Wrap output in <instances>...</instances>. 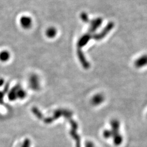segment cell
I'll return each instance as SVG.
<instances>
[{
    "mask_svg": "<svg viewBox=\"0 0 147 147\" xmlns=\"http://www.w3.org/2000/svg\"><path fill=\"white\" fill-rule=\"evenodd\" d=\"M21 26L25 29H29L33 25V20L29 16L23 15L20 19Z\"/></svg>",
    "mask_w": 147,
    "mask_h": 147,
    "instance_id": "6da1fadb",
    "label": "cell"
},
{
    "mask_svg": "<svg viewBox=\"0 0 147 147\" xmlns=\"http://www.w3.org/2000/svg\"><path fill=\"white\" fill-rule=\"evenodd\" d=\"M114 27V24L112 22H110L106 25L104 27L103 30L99 34L95 35L94 36V38L96 40H100L102 38H103L105 36H106L108 32L113 28Z\"/></svg>",
    "mask_w": 147,
    "mask_h": 147,
    "instance_id": "7a4b0ae2",
    "label": "cell"
},
{
    "mask_svg": "<svg viewBox=\"0 0 147 147\" xmlns=\"http://www.w3.org/2000/svg\"><path fill=\"white\" fill-rule=\"evenodd\" d=\"M102 19L101 18H97L93 19L90 22V27L89 29V33L94 32L98 29L102 23Z\"/></svg>",
    "mask_w": 147,
    "mask_h": 147,
    "instance_id": "3957f363",
    "label": "cell"
},
{
    "mask_svg": "<svg viewBox=\"0 0 147 147\" xmlns=\"http://www.w3.org/2000/svg\"><path fill=\"white\" fill-rule=\"evenodd\" d=\"M29 84L31 87L32 89L35 90L37 89L39 86L38 77L35 75L31 76L29 78Z\"/></svg>",
    "mask_w": 147,
    "mask_h": 147,
    "instance_id": "277c9868",
    "label": "cell"
},
{
    "mask_svg": "<svg viewBox=\"0 0 147 147\" xmlns=\"http://www.w3.org/2000/svg\"><path fill=\"white\" fill-rule=\"evenodd\" d=\"M57 34V30L53 26H50L48 27L45 32V35H47V37L50 39L55 38Z\"/></svg>",
    "mask_w": 147,
    "mask_h": 147,
    "instance_id": "5b68a950",
    "label": "cell"
},
{
    "mask_svg": "<svg viewBox=\"0 0 147 147\" xmlns=\"http://www.w3.org/2000/svg\"><path fill=\"white\" fill-rule=\"evenodd\" d=\"M135 66L137 68H141L147 65V55L141 56L135 61Z\"/></svg>",
    "mask_w": 147,
    "mask_h": 147,
    "instance_id": "8992f818",
    "label": "cell"
},
{
    "mask_svg": "<svg viewBox=\"0 0 147 147\" xmlns=\"http://www.w3.org/2000/svg\"><path fill=\"white\" fill-rule=\"evenodd\" d=\"M90 38H91V36L90 35V34L87 33V34L84 35L81 37V38L78 41V46L80 47H84V45H85L88 43V41L90 39Z\"/></svg>",
    "mask_w": 147,
    "mask_h": 147,
    "instance_id": "52a82bcc",
    "label": "cell"
},
{
    "mask_svg": "<svg viewBox=\"0 0 147 147\" xmlns=\"http://www.w3.org/2000/svg\"><path fill=\"white\" fill-rule=\"evenodd\" d=\"M104 100V97L102 95L98 94L94 96L92 100V102L93 104H94L95 105H98L102 103V102H103Z\"/></svg>",
    "mask_w": 147,
    "mask_h": 147,
    "instance_id": "ba28073f",
    "label": "cell"
},
{
    "mask_svg": "<svg viewBox=\"0 0 147 147\" xmlns=\"http://www.w3.org/2000/svg\"><path fill=\"white\" fill-rule=\"evenodd\" d=\"M11 57V55L7 51H3L0 53V61L3 62H7Z\"/></svg>",
    "mask_w": 147,
    "mask_h": 147,
    "instance_id": "9c48e42d",
    "label": "cell"
},
{
    "mask_svg": "<svg viewBox=\"0 0 147 147\" xmlns=\"http://www.w3.org/2000/svg\"><path fill=\"white\" fill-rule=\"evenodd\" d=\"M16 93H17V98L20 99H24L25 98V96H26V92L23 89H20V88L17 89Z\"/></svg>",
    "mask_w": 147,
    "mask_h": 147,
    "instance_id": "30bf717a",
    "label": "cell"
},
{
    "mask_svg": "<svg viewBox=\"0 0 147 147\" xmlns=\"http://www.w3.org/2000/svg\"><path fill=\"white\" fill-rule=\"evenodd\" d=\"M80 19H81V20L84 23H88L89 22V19L88 17V14L86 12H83L80 14Z\"/></svg>",
    "mask_w": 147,
    "mask_h": 147,
    "instance_id": "8fae6325",
    "label": "cell"
},
{
    "mask_svg": "<svg viewBox=\"0 0 147 147\" xmlns=\"http://www.w3.org/2000/svg\"><path fill=\"white\" fill-rule=\"evenodd\" d=\"M29 140H26V141L25 142L24 145L23 147H29Z\"/></svg>",
    "mask_w": 147,
    "mask_h": 147,
    "instance_id": "7c38bea8",
    "label": "cell"
},
{
    "mask_svg": "<svg viewBox=\"0 0 147 147\" xmlns=\"http://www.w3.org/2000/svg\"><path fill=\"white\" fill-rule=\"evenodd\" d=\"M3 82H4V81H3V80H0V86L3 84Z\"/></svg>",
    "mask_w": 147,
    "mask_h": 147,
    "instance_id": "4fadbf2b",
    "label": "cell"
}]
</instances>
